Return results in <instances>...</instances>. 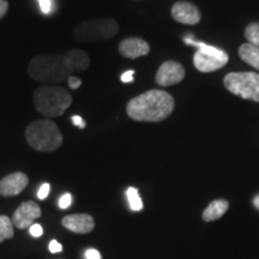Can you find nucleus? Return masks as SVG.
<instances>
[{
    "instance_id": "nucleus-28",
    "label": "nucleus",
    "mask_w": 259,
    "mask_h": 259,
    "mask_svg": "<svg viewBox=\"0 0 259 259\" xmlns=\"http://www.w3.org/2000/svg\"><path fill=\"white\" fill-rule=\"evenodd\" d=\"M50 251L52 253H58V252L63 251V246L59 244L57 240H52L50 242Z\"/></svg>"
},
{
    "instance_id": "nucleus-30",
    "label": "nucleus",
    "mask_w": 259,
    "mask_h": 259,
    "mask_svg": "<svg viewBox=\"0 0 259 259\" xmlns=\"http://www.w3.org/2000/svg\"><path fill=\"white\" fill-rule=\"evenodd\" d=\"M253 203H254V205H255V208L257 209H259V196H257L254 198V200H253Z\"/></svg>"
},
{
    "instance_id": "nucleus-11",
    "label": "nucleus",
    "mask_w": 259,
    "mask_h": 259,
    "mask_svg": "<svg viewBox=\"0 0 259 259\" xmlns=\"http://www.w3.org/2000/svg\"><path fill=\"white\" fill-rule=\"evenodd\" d=\"M171 17L183 24L194 25L200 21V12L198 8L192 3L178 2L171 6Z\"/></svg>"
},
{
    "instance_id": "nucleus-7",
    "label": "nucleus",
    "mask_w": 259,
    "mask_h": 259,
    "mask_svg": "<svg viewBox=\"0 0 259 259\" xmlns=\"http://www.w3.org/2000/svg\"><path fill=\"white\" fill-rule=\"evenodd\" d=\"M228 92L245 100L259 102V74L254 72H231L223 79Z\"/></svg>"
},
{
    "instance_id": "nucleus-16",
    "label": "nucleus",
    "mask_w": 259,
    "mask_h": 259,
    "mask_svg": "<svg viewBox=\"0 0 259 259\" xmlns=\"http://www.w3.org/2000/svg\"><path fill=\"white\" fill-rule=\"evenodd\" d=\"M239 56L245 63L259 70V47L252 46L250 44L241 45L239 48Z\"/></svg>"
},
{
    "instance_id": "nucleus-2",
    "label": "nucleus",
    "mask_w": 259,
    "mask_h": 259,
    "mask_svg": "<svg viewBox=\"0 0 259 259\" xmlns=\"http://www.w3.org/2000/svg\"><path fill=\"white\" fill-rule=\"evenodd\" d=\"M28 73L32 79L42 83H60L72 76L64 54H40L28 65Z\"/></svg>"
},
{
    "instance_id": "nucleus-22",
    "label": "nucleus",
    "mask_w": 259,
    "mask_h": 259,
    "mask_svg": "<svg viewBox=\"0 0 259 259\" xmlns=\"http://www.w3.org/2000/svg\"><path fill=\"white\" fill-rule=\"evenodd\" d=\"M29 233H30V235L34 236V238H40V236L44 234V229H42L41 225L32 223V225L29 227Z\"/></svg>"
},
{
    "instance_id": "nucleus-29",
    "label": "nucleus",
    "mask_w": 259,
    "mask_h": 259,
    "mask_svg": "<svg viewBox=\"0 0 259 259\" xmlns=\"http://www.w3.org/2000/svg\"><path fill=\"white\" fill-rule=\"evenodd\" d=\"M9 10V3L6 0H0V19L6 15Z\"/></svg>"
},
{
    "instance_id": "nucleus-25",
    "label": "nucleus",
    "mask_w": 259,
    "mask_h": 259,
    "mask_svg": "<svg viewBox=\"0 0 259 259\" xmlns=\"http://www.w3.org/2000/svg\"><path fill=\"white\" fill-rule=\"evenodd\" d=\"M71 121H72V124H73L74 126H77V127H79L80 130L85 128V126H87L85 121H84L82 116H79V115H73V116H71Z\"/></svg>"
},
{
    "instance_id": "nucleus-5",
    "label": "nucleus",
    "mask_w": 259,
    "mask_h": 259,
    "mask_svg": "<svg viewBox=\"0 0 259 259\" xmlns=\"http://www.w3.org/2000/svg\"><path fill=\"white\" fill-rule=\"evenodd\" d=\"M183 40L187 46L198 48L193 56V64L200 72H212V71L222 69L228 63V54L225 51L197 41L193 34H189Z\"/></svg>"
},
{
    "instance_id": "nucleus-14",
    "label": "nucleus",
    "mask_w": 259,
    "mask_h": 259,
    "mask_svg": "<svg viewBox=\"0 0 259 259\" xmlns=\"http://www.w3.org/2000/svg\"><path fill=\"white\" fill-rule=\"evenodd\" d=\"M65 60H66L67 66L70 70L74 72V71H85L89 69L90 66V58L87 52L82 50H71L64 54Z\"/></svg>"
},
{
    "instance_id": "nucleus-15",
    "label": "nucleus",
    "mask_w": 259,
    "mask_h": 259,
    "mask_svg": "<svg viewBox=\"0 0 259 259\" xmlns=\"http://www.w3.org/2000/svg\"><path fill=\"white\" fill-rule=\"evenodd\" d=\"M228 208H229L228 200L226 199L212 200V202L210 203L205 208V210L203 211L202 218L205 222L216 221V220L221 219L222 216L225 215Z\"/></svg>"
},
{
    "instance_id": "nucleus-23",
    "label": "nucleus",
    "mask_w": 259,
    "mask_h": 259,
    "mask_svg": "<svg viewBox=\"0 0 259 259\" xmlns=\"http://www.w3.org/2000/svg\"><path fill=\"white\" fill-rule=\"evenodd\" d=\"M50 190H51L50 184H47V183L44 184V185L40 187V190H38V192H37L38 199H41V200L46 199L48 194H50Z\"/></svg>"
},
{
    "instance_id": "nucleus-24",
    "label": "nucleus",
    "mask_w": 259,
    "mask_h": 259,
    "mask_svg": "<svg viewBox=\"0 0 259 259\" xmlns=\"http://www.w3.org/2000/svg\"><path fill=\"white\" fill-rule=\"evenodd\" d=\"M67 83H69V88L70 89H78L80 85H82V79L79 78V77H76V76H71L69 79H67Z\"/></svg>"
},
{
    "instance_id": "nucleus-3",
    "label": "nucleus",
    "mask_w": 259,
    "mask_h": 259,
    "mask_svg": "<svg viewBox=\"0 0 259 259\" xmlns=\"http://www.w3.org/2000/svg\"><path fill=\"white\" fill-rule=\"evenodd\" d=\"M72 95L58 85H42L34 92V106L38 113L47 118L63 115L72 105Z\"/></svg>"
},
{
    "instance_id": "nucleus-18",
    "label": "nucleus",
    "mask_w": 259,
    "mask_h": 259,
    "mask_svg": "<svg viewBox=\"0 0 259 259\" xmlns=\"http://www.w3.org/2000/svg\"><path fill=\"white\" fill-rule=\"evenodd\" d=\"M126 196H127L130 208L134 211H141L143 209V202H142L141 196H139L138 190L136 187H128L126 191Z\"/></svg>"
},
{
    "instance_id": "nucleus-17",
    "label": "nucleus",
    "mask_w": 259,
    "mask_h": 259,
    "mask_svg": "<svg viewBox=\"0 0 259 259\" xmlns=\"http://www.w3.org/2000/svg\"><path fill=\"white\" fill-rule=\"evenodd\" d=\"M14 223L12 220L6 215L0 216V244L3 241L12 239L15 235V229H14Z\"/></svg>"
},
{
    "instance_id": "nucleus-4",
    "label": "nucleus",
    "mask_w": 259,
    "mask_h": 259,
    "mask_svg": "<svg viewBox=\"0 0 259 259\" xmlns=\"http://www.w3.org/2000/svg\"><path fill=\"white\" fill-rule=\"evenodd\" d=\"M25 139L34 150L52 153L61 147L64 137L57 124L51 119H40L30 122L25 128Z\"/></svg>"
},
{
    "instance_id": "nucleus-20",
    "label": "nucleus",
    "mask_w": 259,
    "mask_h": 259,
    "mask_svg": "<svg viewBox=\"0 0 259 259\" xmlns=\"http://www.w3.org/2000/svg\"><path fill=\"white\" fill-rule=\"evenodd\" d=\"M38 4H40V9L42 14L50 15L53 10V2L52 0H38Z\"/></svg>"
},
{
    "instance_id": "nucleus-21",
    "label": "nucleus",
    "mask_w": 259,
    "mask_h": 259,
    "mask_svg": "<svg viewBox=\"0 0 259 259\" xmlns=\"http://www.w3.org/2000/svg\"><path fill=\"white\" fill-rule=\"evenodd\" d=\"M72 203V196L70 193H65L61 196V198L59 199V208L60 209H67Z\"/></svg>"
},
{
    "instance_id": "nucleus-10",
    "label": "nucleus",
    "mask_w": 259,
    "mask_h": 259,
    "mask_svg": "<svg viewBox=\"0 0 259 259\" xmlns=\"http://www.w3.org/2000/svg\"><path fill=\"white\" fill-rule=\"evenodd\" d=\"M29 178L23 171H15L0 180V196L14 197L18 196L28 186Z\"/></svg>"
},
{
    "instance_id": "nucleus-6",
    "label": "nucleus",
    "mask_w": 259,
    "mask_h": 259,
    "mask_svg": "<svg viewBox=\"0 0 259 259\" xmlns=\"http://www.w3.org/2000/svg\"><path fill=\"white\" fill-rule=\"evenodd\" d=\"M119 31L118 22L112 18L85 21L74 29V37L80 42H96L108 40Z\"/></svg>"
},
{
    "instance_id": "nucleus-8",
    "label": "nucleus",
    "mask_w": 259,
    "mask_h": 259,
    "mask_svg": "<svg viewBox=\"0 0 259 259\" xmlns=\"http://www.w3.org/2000/svg\"><path fill=\"white\" fill-rule=\"evenodd\" d=\"M185 78V69L178 61H164L157 70L156 83L161 87H169L180 83Z\"/></svg>"
},
{
    "instance_id": "nucleus-13",
    "label": "nucleus",
    "mask_w": 259,
    "mask_h": 259,
    "mask_svg": "<svg viewBox=\"0 0 259 259\" xmlns=\"http://www.w3.org/2000/svg\"><path fill=\"white\" fill-rule=\"evenodd\" d=\"M150 46L143 38L128 37L119 44V53L127 59H137V58L148 56Z\"/></svg>"
},
{
    "instance_id": "nucleus-12",
    "label": "nucleus",
    "mask_w": 259,
    "mask_h": 259,
    "mask_svg": "<svg viewBox=\"0 0 259 259\" xmlns=\"http://www.w3.org/2000/svg\"><path fill=\"white\" fill-rule=\"evenodd\" d=\"M61 225L70 232L77 234H88L95 228V220L89 213H73L63 218Z\"/></svg>"
},
{
    "instance_id": "nucleus-9",
    "label": "nucleus",
    "mask_w": 259,
    "mask_h": 259,
    "mask_svg": "<svg viewBox=\"0 0 259 259\" xmlns=\"http://www.w3.org/2000/svg\"><path fill=\"white\" fill-rule=\"evenodd\" d=\"M42 211L40 205L37 203L28 200L23 202L21 205L16 209V211L12 215V223L16 228L18 229H27L34 222V220L41 218Z\"/></svg>"
},
{
    "instance_id": "nucleus-1",
    "label": "nucleus",
    "mask_w": 259,
    "mask_h": 259,
    "mask_svg": "<svg viewBox=\"0 0 259 259\" xmlns=\"http://www.w3.org/2000/svg\"><path fill=\"white\" fill-rule=\"evenodd\" d=\"M174 107L176 102L169 93L153 89L130 100L126 113L136 121L158 122L168 118Z\"/></svg>"
},
{
    "instance_id": "nucleus-26",
    "label": "nucleus",
    "mask_w": 259,
    "mask_h": 259,
    "mask_svg": "<svg viewBox=\"0 0 259 259\" xmlns=\"http://www.w3.org/2000/svg\"><path fill=\"white\" fill-rule=\"evenodd\" d=\"M134 73L135 71L134 70H128L126 71V72H124L121 74V82L122 83H131L134 82Z\"/></svg>"
},
{
    "instance_id": "nucleus-19",
    "label": "nucleus",
    "mask_w": 259,
    "mask_h": 259,
    "mask_svg": "<svg viewBox=\"0 0 259 259\" xmlns=\"http://www.w3.org/2000/svg\"><path fill=\"white\" fill-rule=\"evenodd\" d=\"M245 37L252 46L259 47V23H251L245 30Z\"/></svg>"
},
{
    "instance_id": "nucleus-27",
    "label": "nucleus",
    "mask_w": 259,
    "mask_h": 259,
    "mask_svg": "<svg viewBox=\"0 0 259 259\" xmlns=\"http://www.w3.org/2000/svg\"><path fill=\"white\" fill-rule=\"evenodd\" d=\"M85 258L87 259H101V254L100 252L95 250V248H89L85 252Z\"/></svg>"
}]
</instances>
